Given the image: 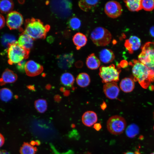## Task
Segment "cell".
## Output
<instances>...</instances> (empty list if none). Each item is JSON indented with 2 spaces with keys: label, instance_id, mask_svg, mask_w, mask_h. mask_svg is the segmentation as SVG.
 <instances>
[{
  "label": "cell",
  "instance_id": "cell-1",
  "mask_svg": "<svg viewBox=\"0 0 154 154\" xmlns=\"http://www.w3.org/2000/svg\"><path fill=\"white\" fill-rule=\"evenodd\" d=\"M50 28L48 25H44L40 20L33 18L26 21L24 33L33 39L44 38Z\"/></svg>",
  "mask_w": 154,
  "mask_h": 154
},
{
  "label": "cell",
  "instance_id": "cell-2",
  "mask_svg": "<svg viewBox=\"0 0 154 154\" xmlns=\"http://www.w3.org/2000/svg\"><path fill=\"white\" fill-rule=\"evenodd\" d=\"M130 64L132 66V71L134 80L138 81L143 88H147L151 82L148 68L137 60H133Z\"/></svg>",
  "mask_w": 154,
  "mask_h": 154
},
{
  "label": "cell",
  "instance_id": "cell-3",
  "mask_svg": "<svg viewBox=\"0 0 154 154\" xmlns=\"http://www.w3.org/2000/svg\"><path fill=\"white\" fill-rule=\"evenodd\" d=\"M29 52V51L20 46L17 41L9 44L7 50L8 63L10 65L18 64L24 59L27 58Z\"/></svg>",
  "mask_w": 154,
  "mask_h": 154
},
{
  "label": "cell",
  "instance_id": "cell-4",
  "mask_svg": "<svg viewBox=\"0 0 154 154\" xmlns=\"http://www.w3.org/2000/svg\"><path fill=\"white\" fill-rule=\"evenodd\" d=\"M90 37L96 46H107L110 43L112 36L107 29L102 27H98L92 32Z\"/></svg>",
  "mask_w": 154,
  "mask_h": 154
},
{
  "label": "cell",
  "instance_id": "cell-5",
  "mask_svg": "<svg viewBox=\"0 0 154 154\" xmlns=\"http://www.w3.org/2000/svg\"><path fill=\"white\" fill-rule=\"evenodd\" d=\"M139 61L151 69L154 67V42H148L142 46Z\"/></svg>",
  "mask_w": 154,
  "mask_h": 154
},
{
  "label": "cell",
  "instance_id": "cell-6",
  "mask_svg": "<svg viewBox=\"0 0 154 154\" xmlns=\"http://www.w3.org/2000/svg\"><path fill=\"white\" fill-rule=\"evenodd\" d=\"M99 70V75L103 83L116 82L119 81L121 70L116 68L114 64L106 66H102L100 67Z\"/></svg>",
  "mask_w": 154,
  "mask_h": 154
},
{
  "label": "cell",
  "instance_id": "cell-7",
  "mask_svg": "<svg viewBox=\"0 0 154 154\" xmlns=\"http://www.w3.org/2000/svg\"><path fill=\"white\" fill-rule=\"evenodd\" d=\"M126 126V122L125 119L118 115L111 116L107 122L108 130L111 134L114 135L122 133Z\"/></svg>",
  "mask_w": 154,
  "mask_h": 154
},
{
  "label": "cell",
  "instance_id": "cell-8",
  "mask_svg": "<svg viewBox=\"0 0 154 154\" xmlns=\"http://www.w3.org/2000/svg\"><path fill=\"white\" fill-rule=\"evenodd\" d=\"M104 11L106 15L112 18H116L119 17L122 12L121 4L115 1L107 2L105 5Z\"/></svg>",
  "mask_w": 154,
  "mask_h": 154
},
{
  "label": "cell",
  "instance_id": "cell-9",
  "mask_svg": "<svg viewBox=\"0 0 154 154\" xmlns=\"http://www.w3.org/2000/svg\"><path fill=\"white\" fill-rule=\"evenodd\" d=\"M23 19L22 15L16 11H12L7 16L6 24L10 30L19 28L22 25Z\"/></svg>",
  "mask_w": 154,
  "mask_h": 154
},
{
  "label": "cell",
  "instance_id": "cell-10",
  "mask_svg": "<svg viewBox=\"0 0 154 154\" xmlns=\"http://www.w3.org/2000/svg\"><path fill=\"white\" fill-rule=\"evenodd\" d=\"M52 2V7L53 11L58 15L63 17L67 14L71 9L72 4L68 1H58V2Z\"/></svg>",
  "mask_w": 154,
  "mask_h": 154
},
{
  "label": "cell",
  "instance_id": "cell-11",
  "mask_svg": "<svg viewBox=\"0 0 154 154\" xmlns=\"http://www.w3.org/2000/svg\"><path fill=\"white\" fill-rule=\"evenodd\" d=\"M57 64L59 67L63 70L71 68L74 62L72 53L60 55L57 57Z\"/></svg>",
  "mask_w": 154,
  "mask_h": 154
},
{
  "label": "cell",
  "instance_id": "cell-12",
  "mask_svg": "<svg viewBox=\"0 0 154 154\" xmlns=\"http://www.w3.org/2000/svg\"><path fill=\"white\" fill-rule=\"evenodd\" d=\"M43 68L40 64L33 60L26 62L25 68L26 74L30 76H34L39 74L43 70Z\"/></svg>",
  "mask_w": 154,
  "mask_h": 154
},
{
  "label": "cell",
  "instance_id": "cell-13",
  "mask_svg": "<svg viewBox=\"0 0 154 154\" xmlns=\"http://www.w3.org/2000/svg\"><path fill=\"white\" fill-rule=\"evenodd\" d=\"M103 89L106 97L111 99L116 98L119 92V88L115 82L105 83L103 86Z\"/></svg>",
  "mask_w": 154,
  "mask_h": 154
},
{
  "label": "cell",
  "instance_id": "cell-14",
  "mask_svg": "<svg viewBox=\"0 0 154 154\" xmlns=\"http://www.w3.org/2000/svg\"><path fill=\"white\" fill-rule=\"evenodd\" d=\"M141 45L140 39L135 36H131L125 40L124 46L129 52L132 54L134 51L138 50Z\"/></svg>",
  "mask_w": 154,
  "mask_h": 154
},
{
  "label": "cell",
  "instance_id": "cell-15",
  "mask_svg": "<svg viewBox=\"0 0 154 154\" xmlns=\"http://www.w3.org/2000/svg\"><path fill=\"white\" fill-rule=\"evenodd\" d=\"M17 75L12 70L6 69L2 74L0 78V85L3 86L6 84L12 83L17 80Z\"/></svg>",
  "mask_w": 154,
  "mask_h": 154
},
{
  "label": "cell",
  "instance_id": "cell-16",
  "mask_svg": "<svg viewBox=\"0 0 154 154\" xmlns=\"http://www.w3.org/2000/svg\"><path fill=\"white\" fill-rule=\"evenodd\" d=\"M17 42L20 46L30 51L33 46V39L24 32L19 36Z\"/></svg>",
  "mask_w": 154,
  "mask_h": 154
},
{
  "label": "cell",
  "instance_id": "cell-17",
  "mask_svg": "<svg viewBox=\"0 0 154 154\" xmlns=\"http://www.w3.org/2000/svg\"><path fill=\"white\" fill-rule=\"evenodd\" d=\"M98 120L96 114L94 112L87 111L84 112L82 116V121L86 126L91 127L95 124Z\"/></svg>",
  "mask_w": 154,
  "mask_h": 154
},
{
  "label": "cell",
  "instance_id": "cell-18",
  "mask_svg": "<svg viewBox=\"0 0 154 154\" xmlns=\"http://www.w3.org/2000/svg\"><path fill=\"white\" fill-rule=\"evenodd\" d=\"M100 60L102 62L107 64L112 62L115 56L114 53L111 49L105 48L102 50L99 54Z\"/></svg>",
  "mask_w": 154,
  "mask_h": 154
},
{
  "label": "cell",
  "instance_id": "cell-19",
  "mask_svg": "<svg viewBox=\"0 0 154 154\" xmlns=\"http://www.w3.org/2000/svg\"><path fill=\"white\" fill-rule=\"evenodd\" d=\"M99 2V0H80L79 1L78 5L82 10L88 12L94 9Z\"/></svg>",
  "mask_w": 154,
  "mask_h": 154
},
{
  "label": "cell",
  "instance_id": "cell-20",
  "mask_svg": "<svg viewBox=\"0 0 154 154\" xmlns=\"http://www.w3.org/2000/svg\"><path fill=\"white\" fill-rule=\"evenodd\" d=\"M120 87L121 90L125 92H131L134 87L133 80L129 78H125L121 81L120 83Z\"/></svg>",
  "mask_w": 154,
  "mask_h": 154
},
{
  "label": "cell",
  "instance_id": "cell-21",
  "mask_svg": "<svg viewBox=\"0 0 154 154\" xmlns=\"http://www.w3.org/2000/svg\"><path fill=\"white\" fill-rule=\"evenodd\" d=\"M73 41L77 50L80 49L86 44L87 39L86 36L80 33H76L73 37Z\"/></svg>",
  "mask_w": 154,
  "mask_h": 154
},
{
  "label": "cell",
  "instance_id": "cell-22",
  "mask_svg": "<svg viewBox=\"0 0 154 154\" xmlns=\"http://www.w3.org/2000/svg\"><path fill=\"white\" fill-rule=\"evenodd\" d=\"M86 64L89 68L92 70H95L99 67L100 62L95 54L92 53L89 55L87 58Z\"/></svg>",
  "mask_w": 154,
  "mask_h": 154
},
{
  "label": "cell",
  "instance_id": "cell-23",
  "mask_svg": "<svg viewBox=\"0 0 154 154\" xmlns=\"http://www.w3.org/2000/svg\"><path fill=\"white\" fill-rule=\"evenodd\" d=\"M90 82L89 75L86 73L79 74L76 78V82L77 84L81 87H85L88 86Z\"/></svg>",
  "mask_w": 154,
  "mask_h": 154
},
{
  "label": "cell",
  "instance_id": "cell-24",
  "mask_svg": "<svg viewBox=\"0 0 154 154\" xmlns=\"http://www.w3.org/2000/svg\"><path fill=\"white\" fill-rule=\"evenodd\" d=\"M124 2L130 11H137L142 9L141 0H127L124 1Z\"/></svg>",
  "mask_w": 154,
  "mask_h": 154
},
{
  "label": "cell",
  "instance_id": "cell-25",
  "mask_svg": "<svg viewBox=\"0 0 154 154\" xmlns=\"http://www.w3.org/2000/svg\"><path fill=\"white\" fill-rule=\"evenodd\" d=\"M60 81L62 84L64 86L70 87L73 86L74 81V78L71 73L65 72L61 76Z\"/></svg>",
  "mask_w": 154,
  "mask_h": 154
},
{
  "label": "cell",
  "instance_id": "cell-26",
  "mask_svg": "<svg viewBox=\"0 0 154 154\" xmlns=\"http://www.w3.org/2000/svg\"><path fill=\"white\" fill-rule=\"evenodd\" d=\"M14 5L11 0H0V12L4 14H8L12 11Z\"/></svg>",
  "mask_w": 154,
  "mask_h": 154
},
{
  "label": "cell",
  "instance_id": "cell-27",
  "mask_svg": "<svg viewBox=\"0 0 154 154\" xmlns=\"http://www.w3.org/2000/svg\"><path fill=\"white\" fill-rule=\"evenodd\" d=\"M37 151L36 147L31 143L24 142L20 149V154H35Z\"/></svg>",
  "mask_w": 154,
  "mask_h": 154
},
{
  "label": "cell",
  "instance_id": "cell-28",
  "mask_svg": "<svg viewBox=\"0 0 154 154\" xmlns=\"http://www.w3.org/2000/svg\"><path fill=\"white\" fill-rule=\"evenodd\" d=\"M139 132L138 126L135 123H132L127 126L125 133L127 136L130 138H133L138 134Z\"/></svg>",
  "mask_w": 154,
  "mask_h": 154
},
{
  "label": "cell",
  "instance_id": "cell-29",
  "mask_svg": "<svg viewBox=\"0 0 154 154\" xmlns=\"http://www.w3.org/2000/svg\"><path fill=\"white\" fill-rule=\"evenodd\" d=\"M35 106L38 112L41 113L45 112L47 108L46 101L43 99H40L36 100L35 103Z\"/></svg>",
  "mask_w": 154,
  "mask_h": 154
},
{
  "label": "cell",
  "instance_id": "cell-30",
  "mask_svg": "<svg viewBox=\"0 0 154 154\" xmlns=\"http://www.w3.org/2000/svg\"><path fill=\"white\" fill-rule=\"evenodd\" d=\"M13 96V93L9 89L4 88L0 90V99L1 100L8 102L11 99Z\"/></svg>",
  "mask_w": 154,
  "mask_h": 154
},
{
  "label": "cell",
  "instance_id": "cell-31",
  "mask_svg": "<svg viewBox=\"0 0 154 154\" xmlns=\"http://www.w3.org/2000/svg\"><path fill=\"white\" fill-rule=\"evenodd\" d=\"M68 23L70 27L74 30L78 29L81 25L80 20L76 17H72L70 19Z\"/></svg>",
  "mask_w": 154,
  "mask_h": 154
},
{
  "label": "cell",
  "instance_id": "cell-32",
  "mask_svg": "<svg viewBox=\"0 0 154 154\" xmlns=\"http://www.w3.org/2000/svg\"><path fill=\"white\" fill-rule=\"evenodd\" d=\"M141 6L142 9L145 11H151L154 9V0H141Z\"/></svg>",
  "mask_w": 154,
  "mask_h": 154
},
{
  "label": "cell",
  "instance_id": "cell-33",
  "mask_svg": "<svg viewBox=\"0 0 154 154\" xmlns=\"http://www.w3.org/2000/svg\"><path fill=\"white\" fill-rule=\"evenodd\" d=\"M26 62L25 60H23L18 63L17 68L20 72L23 73L25 72V68Z\"/></svg>",
  "mask_w": 154,
  "mask_h": 154
},
{
  "label": "cell",
  "instance_id": "cell-34",
  "mask_svg": "<svg viewBox=\"0 0 154 154\" xmlns=\"http://www.w3.org/2000/svg\"><path fill=\"white\" fill-rule=\"evenodd\" d=\"M5 19L3 16L0 14V29L5 26Z\"/></svg>",
  "mask_w": 154,
  "mask_h": 154
},
{
  "label": "cell",
  "instance_id": "cell-35",
  "mask_svg": "<svg viewBox=\"0 0 154 154\" xmlns=\"http://www.w3.org/2000/svg\"><path fill=\"white\" fill-rule=\"evenodd\" d=\"M102 125L99 123H95L94 124L93 128L97 131H99L102 128Z\"/></svg>",
  "mask_w": 154,
  "mask_h": 154
},
{
  "label": "cell",
  "instance_id": "cell-36",
  "mask_svg": "<svg viewBox=\"0 0 154 154\" xmlns=\"http://www.w3.org/2000/svg\"><path fill=\"white\" fill-rule=\"evenodd\" d=\"M149 70L151 82H154V67Z\"/></svg>",
  "mask_w": 154,
  "mask_h": 154
},
{
  "label": "cell",
  "instance_id": "cell-37",
  "mask_svg": "<svg viewBox=\"0 0 154 154\" xmlns=\"http://www.w3.org/2000/svg\"><path fill=\"white\" fill-rule=\"evenodd\" d=\"M4 142V137L3 135L0 133V147L3 145Z\"/></svg>",
  "mask_w": 154,
  "mask_h": 154
},
{
  "label": "cell",
  "instance_id": "cell-38",
  "mask_svg": "<svg viewBox=\"0 0 154 154\" xmlns=\"http://www.w3.org/2000/svg\"><path fill=\"white\" fill-rule=\"evenodd\" d=\"M150 33L151 36L154 37V26L150 29Z\"/></svg>",
  "mask_w": 154,
  "mask_h": 154
},
{
  "label": "cell",
  "instance_id": "cell-39",
  "mask_svg": "<svg viewBox=\"0 0 154 154\" xmlns=\"http://www.w3.org/2000/svg\"><path fill=\"white\" fill-rule=\"evenodd\" d=\"M0 154H10L7 151L4 150H0Z\"/></svg>",
  "mask_w": 154,
  "mask_h": 154
},
{
  "label": "cell",
  "instance_id": "cell-40",
  "mask_svg": "<svg viewBox=\"0 0 154 154\" xmlns=\"http://www.w3.org/2000/svg\"><path fill=\"white\" fill-rule=\"evenodd\" d=\"M101 108L103 110H104L106 108V104L105 103H103L101 106Z\"/></svg>",
  "mask_w": 154,
  "mask_h": 154
},
{
  "label": "cell",
  "instance_id": "cell-41",
  "mask_svg": "<svg viewBox=\"0 0 154 154\" xmlns=\"http://www.w3.org/2000/svg\"><path fill=\"white\" fill-rule=\"evenodd\" d=\"M123 154H135V153L131 151H127L124 153Z\"/></svg>",
  "mask_w": 154,
  "mask_h": 154
},
{
  "label": "cell",
  "instance_id": "cell-42",
  "mask_svg": "<svg viewBox=\"0 0 154 154\" xmlns=\"http://www.w3.org/2000/svg\"><path fill=\"white\" fill-rule=\"evenodd\" d=\"M84 154H91V153L89 152H87V153H86Z\"/></svg>",
  "mask_w": 154,
  "mask_h": 154
},
{
  "label": "cell",
  "instance_id": "cell-43",
  "mask_svg": "<svg viewBox=\"0 0 154 154\" xmlns=\"http://www.w3.org/2000/svg\"><path fill=\"white\" fill-rule=\"evenodd\" d=\"M150 154H154V152L151 153Z\"/></svg>",
  "mask_w": 154,
  "mask_h": 154
},
{
  "label": "cell",
  "instance_id": "cell-44",
  "mask_svg": "<svg viewBox=\"0 0 154 154\" xmlns=\"http://www.w3.org/2000/svg\"><path fill=\"white\" fill-rule=\"evenodd\" d=\"M153 129H154V127H153Z\"/></svg>",
  "mask_w": 154,
  "mask_h": 154
}]
</instances>
